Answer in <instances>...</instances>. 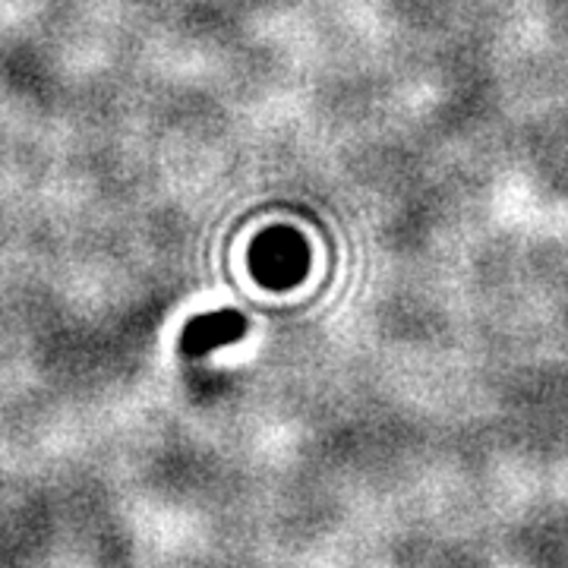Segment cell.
<instances>
[{"label": "cell", "instance_id": "obj_2", "mask_svg": "<svg viewBox=\"0 0 568 568\" xmlns=\"http://www.w3.org/2000/svg\"><path fill=\"white\" fill-rule=\"evenodd\" d=\"M244 332L246 323L241 313L219 310V313L200 316V320H193V323L186 325V332H183V351L186 354H209L215 347L234 345Z\"/></svg>", "mask_w": 568, "mask_h": 568}, {"label": "cell", "instance_id": "obj_1", "mask_svg": "<svg viewBox=\"0 0 568 568\" xmlns=\"http://www.w3.org/2000/svg\"><path fill=\"white\" fill-rule=\"evenodd\" d=\"M253 275L268 287L294 284L306 272V246L294 231H268L250 253Z\"/></svg>", "mask_w": 568, "mask_h": 568}]
</instances>
